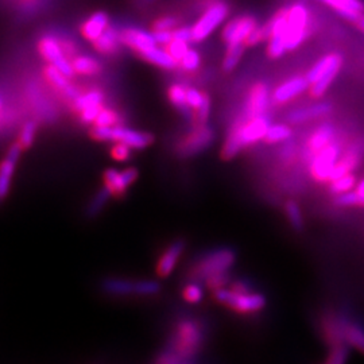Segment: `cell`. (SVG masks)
I'll list each match as a JSON object with an SVG mask.
<instances>
[{"label":"cell","instance_id":"1f68e13d","mask_svg":"<svg viewBox=\"0 0 364 364\" xmlns=\"http://www.w3.org/2000/svg\"><path fill=\"white\" fill-rule=\"evenodd\" d=\"M293 135L291 128L286 125H272L267 134L265 136V139L269 144H285L286 141H289Z\"/></svg>","mask_w":364,"mask_h":364},{"label":"cell","instance_id":"681fc988","mask_svg":"<svg viewBox=\"0 0 364 364\" xmlns=\"http://www.w3.org/2000/svg\"><path fill=\"white\" fill-rule=\"evenodd\" d=\"M174 38L182 39L185 42H193V36H192V26H177L173 30Z\"/></svg>","mask_w":364,"mask_h":364},{"label":"cell","instance_id":"816d5d0a","mask_svg":"<svg viewBox=\"0 0 364 364\" xmlns=\"http://www.w3.org/2000/svg\"><path fill=\"white\" fill-rule=\"evenodd\" d=\"M153 34H154L157 43L162 45V46H166L174 38L173 30H155V31H153Z\"/></svg>","mask_w":364,"mask_h":364},{"label":"cell","instance_id":"9f6ffc18","mask_svg":"<svg viewBox=\"0 0 364 364\" xmlns=\"http://www.w3.org/2000/svg\"><path fill=\"white\" fill-rule=\"evenodd\" d=\"M354 23H355V26L364 34V13L359 18L356 19Z\"/></svg>","mask_w":364,"mask_h":364},{"label":"cell","instance_id":"44dd1931","mask_svg":"<svg viewBox=\"0 0 364 364\" xmlns=\"http://www.w3.org/2000/svg\"><path fill=\"white\" fill-rule=\"evenodd\" d=\"M330 111H332V106L329 103H317L309 107L293 109L288 115V120L293 125H300L326 116Z\"/></svg>","mask_w":364,"mask_h":364},{"label":"cell","instance_id":"ba28073f","mask_svg":"<svg viewBox=\"0 0 364 364\" xmlns=\"http://www.w3.org/2000/svg\"><path fill=\"white\" fill-rule=\"evenodd\" d=\"M340 154V147L336 144H330L323 150L317 151L310 158V174L316 181H330V176L333 173V169L337 164Z\"/></svg>","mask_w":364,"mask_h":364},{"label":"cell","instance_id":"680465c9","mask_svg":"<svg viewBox=\"0 0 364 364\" xmlns=\"http://www.w3.org/2000/svg\"><path fill=\"white\" fill-rule=\"evenodd\" d=\"M146 3H151V1H154V0H144Z\"/></svg>","mask_w":364,"mask_h":364},{"label":"cell","instance_id":"f5cc1de1","mask_svg":"<svg viewBox=\"0 0 364 364\" xmlns=\"http://www.w3.org/2000/svg\"><path fill=\"white\" fill-rule=\"evenodd\" d=\"M102 111V106H97V107H91V108L84 109L81 111V119L83 122L85 123H90V122H94L97 115L100 113Z\"/></svg>","mask_w":364,"mask_h":364},{"label":"cell","instance_id":"60d3db41","mask_svg":"<svg viewBox=\"0 0 364 364\" xmlns=\"http://www.w3.org/2000/svg\"><path fill=\"white\" fill-rule=\"evenodd\" d=\"M116 122H118V115L111 109H102L94 120L96 126H103V127L115 126Z\"/></svg>","mask_w":364,"mask_h":364},{"label":"cell","instance_id":"ee69618b","mask_svg":"<svg viewBox=\"0 0 364 364\" xmlns=\"http://www.w3.org/2000/svg\"><path fill=\"white\" fill-rule=\"evenodd\" d=\"M262 41H267V31H266V27L265 24H259L256 26L253 33L248 36L247 41H246V46H255L258 43H260Z\"/></svg>","mask_w":364,"mask_h":364},{"label":"cell","instance_id":"8d00e7d4","mask_svg":"<svg viewBox=\"0 0 364 364\" xmlns=\"http://www.w3.org/2000/svg\"><path fill=\"white\" fill-rule=\"evenodd\" d=\"M285 211H286V216L289 218L293 228L301 230L302 225H304V220H302V214H301V209H300L298 204L294 202V201L286 202Z\"/></svg>","mask_w":364,"mask_h":364},{"label":"cell","instance_id":"4316f807","mask_svg":"<svg viewBox=\"0 0 364 364\" xmlns=\"http://www.w3.org/2000/svg\"><path fill=\"white\" fill-rule=\"evenodd\" d=\"M73 71L78 74L92 76L102 71V65L91 55H76L72 61Z\"/></svg>","mask_w":364,"mask_h":364},{"label":"cell","instance_id":"f546056e","mask_svg":"<svg viewBox=\"0 0 364 364\" xmlns=\"http://www.w3.org/2000/svg\"><path fill=\"white\" fill-rule=\"evenodd\" d=\"M247 46L246 45H228L225 55L223 59V69L224 72H232L237 66V64L240 62L244 49Z\"/></svg>","mask_w":364,"mask_h":364},{"label":"cell","instance_id":"8992f818","mask_svg":"<svg viewBox=\"0 0 364 364\" xmlns=\"http://www.w3.org/2000/svg\"><path fill=\"white\" fill-rule=\"evenodd\" d=\"M215 297L218 302L231 307L232 309L243 313H253L262 309L266 304V300L262 294L248 293V291L228 290V289H216Z\"/></svg>","mask_w":364,"mask_h":364},{"label":"cell","instance_id":"11a10c76","mask_svg":"<svg viewBox=\"0 0 364 364\" xmlns=\"http://www.w3.org/2000/svg\"><path fill=\"white\" fill-rule=\"evenodd\" d=\"M356 193L359 195V197H360V205H364V180L359 182V185L356 186Z\"/></svg>","mask_w":364,"mask_h":364},{"label":"cell","instance_id":"c3c4849f","mask_svg":"<svg viewBox=\"0 0 364 364\" xmlns=\"http://www.w3.org/2000/svg\"><path fill=\"white\" fill-rule=\"evenodd\" d=\"M130 154H131V147L125 144L116 142V145L113 146V148H112V155L118 161H126L128 160Z\"/></svg>","mask_w":364,"mask_h":364},{"label":"cell","instance_id":"7c38bea8","mask_svg":"<svg viewBox=\"0 0 364 364\" xmlns=\"http://www.w3.org/2000/svg\"><path fill=\"white\" fill-rule=\"evenodd\" d=\"M215 134L212 128L206 125H199V127L190 131L178 145V153L182 157H192L199 154L204 148L212 144Z\"/></svg>","mask_w":364,"mask_h":364},{"label":"cell","instance_id":"e0dca14e","mask_svg":"<svg viewBox=\"0 0 364 364\" xmlns=\"http://www.w3.org/2000/svg\"><path fill=\"white\" fill-rule=\"evenodd\" d=\"M22 146L14 145L7 153L6 158L0 164V200H3L10 190L11 186V178L15 172V167L18 164L19 157H20Z\"/></svg>","mask_w":364,"mask_h":364},{"label":"cell","instance_id":"d6986e66","mask_svg":"<svg viewBox=\"0 0 364 364\" xmlns=\"http://www.w3.org/2000/svg\"><path fill=\"white\" fill-rule=\"evenodd\" d=\"M320 3L330 7L342 18L349 22H355L364 13V3L362 0H318Z\"/></svg>","mask_w":364,"mask_h":364},{"label":"cell","instance_id":"f1b7e54d","mask_svg":"<svg viewBox=\"0 0 364 364\" xmlns=\"http://www.w3.org/2000/svg\"><path fill=\"white\" fill-rule=\"evenodd\" d=\"M169 99L186 118L192 116V108L189 107L188 100H186V88L185 87H182L180 84H173L169 88Z\"/></svg>","mask_w":364,"mask_h":364},{"label":"cell","instance_id":"91938a15","mask_svg":"<svg viewBox=\"0 0 364 364\" xmlns=\"http://www.w3.org/2000/svg\"><path fill=\"white\" fill-rule=\"evenodd\" d=\"M0 109H1V100H0Z\"/></svg>","mask_w":364,"mask_h":364},{"label":"cell","instance_id":"7dc6e473","mask_svg":"<svg viewBox=\"0 0 364 364\" xmlns=\"http://www.w3.org/2000/svg\"><path fill=\"white\" fill-rule=\"evenodd\" d=\"M348 358V348L344 346H337L330 354L328 363L330 364H342L344 363Z\"/></svg>","mask_w":364,"mask_h":364},{"label":"cell","instance_id":"5bb4252c","mask_svg":"<svg viewBox=\"0 0 364 364\" xmlns=\"http://www.w3.org/2000/svg\"><path fill=\"white\" fill-rule=\"evenodd\" d=\"M120 39L123 45H126L139 55H144L147 50L158 45L153 33H148L138 27L123 29L120 31Z\"/></svg>","mask_w":364,"mask_h":364},{"label":"cell","instance_id":"9c48e42d","mask_svg":"<svg viewBox=\"0 0 364 364\" xmlns=\"http://www.w3.org/2000/svg\"><path fill=\"white\" fill-rule=\"evenodd\" d=\"M38 50L50 65L66 74L69 78L74 74L72 62L68 59L66 53L61 46V42L55 36L49 34L42 36L38 42Z\"/></svg>","mask_w":364,"mask_h":364},{"label":"cell","instance_id":"ac0fdd59","mask_svg":"<svg viewBox=\"0 0 364 364\" xmlns=\"http://www.w3.org/2000/svg\"><path fill=\"white\" fill-rule=\"evenodd\" d=\"M138 178L136 169H126L118 172L116 169H109L104 174L106 186L112 192V195H122L128 186Z\"/></svg>","mask_w":364,"mask_h":364},{"label":"cell","instance_id":"7402d4cb","mask_svg":"<svg viewBox=\"0 0 364 364\" xmlns=\"http://www.w3.org/2000/svg\"><path fill=\"white\" fill-rule=\"evenodd\" d=\"M45 76H46L48 81H49L55 88H57L59 92H62L64 94H66L68 97L76 99V97L78 96L77 90L73 87L72 84L69 83V80H68L69 77H68L66 74H64V73L61 72L59 69H57L53 65L49 64V65L45 68Z\"/></svg>","mask_w":364,"mask_h":364},{"label":"cell","instance_id":"cb8c5ba5","mask_svg":"<svg viewBox=\"0 0 364 364\" xmlns=\"http://www.w3.org/2000/svg\"><path fill=\"white\" fill-rule=\"evenodd\" d=\"M183 247L185 246L182 241H176L164 251L158 262V267H157V272L161 276H166L174 270L176 265L178 263L182 253H183Z\"/></svg>","mask_w":364,"mask_h":364},{"label":"cell","instance_id":"9a60e30c","mask_svg":"<svg viewBox=\"0 0 364 364\" xmlns=\"http://www.w3.org/2000/svg\"><path fill=\"white\" fill-rule=\"evenodd\" d=\"M310 84L307 77L302 76H295L289 80L284 81L281 85H278L273 92V99L275 103L284 104L288 103L293 99L298 97L304 92L309 90Z\"/></svg>","mask_w":364,"mask_h":364},{"label":"cell","instance_id":"f907efd6","mask_svg":"<svg viewBox=\"0 0 364 364\" xmlns=\"http://www.w3.org/2000/svg\"><path fill=\"white\" fill-rule=\"evenodd\" d=\"M208 279H209V281H208V285H209L211 288H214L215 290L224 288V286L227 285V282H228V276H227V274L225 273L212 275V276H209Z\"/></svg>","mask_w":364,"mask_h":364},{"label":"cell","instance_id":"4fadbf2b","mask_svg":"<svg viewBox=\"0 0 364 364\" xmlns=\"http://www.w3.org/2000/svg\"><path fill=\"white\" fill-rule=\"evenodd\" d=\"M272 94L267 84L265 83H256L247 96V100L244 103L243 118L244 119H253L260 115H266L269 106H270Z\"/></svg>","mask_w":364,"mask_h":364},{"label":"cell","instance_id":"8fae6325","mask_svg":"<svg viewBox=\"0 0 364 364\" xmlns=\"http://www.w3.org/2000/svg\"><path fill=\"white\" fill-rule=\"evenodd\" d=\"M104 290L115 295H154L161 290V286L155 281L131 282L127 279H109L104 284Z\"/></svg>","mask_w":364,"mask_h":364},{"label":"cell","instance_id":"ffe728a7","mask_svg":"<svg viewBox=\"0 0 364 364\" xmlns=\"http://www.w3.org/2000/svg\"><path fill=\"white\" fill-rule=\"evenodd\" d=\"M108 26V15L103 11H99V13L92 14L91 17L80 26V33L87 41L94 42L107 30Z\"/></svg>","mask_w":364,"mask_h":364},{"label":"cell","instance_id":"bcb514c9","mask_svg":"<svg viewBox=\"0 0 364 364\" xmlns=\"http://www.w3.org/2000/svg\"><path fill=\"white\" fill-rule=\"evenodd\" d=\"M205 99V93L196 90V88H186V100L188 104L192 109H197L200 107L201 103Z\"/></svg>","mask_w":364,"mask_h":364},{"label":"cell","instance_id":"4dcf8cb0","mask_svg":"<svg viewBox=\"0 0 364 364\" xmlns=\"http://www.w3.org/2000/svg\"><path fill=\"white\" fill-rule=\"evenodd\" d=\"M103 103V93L100 91H90L85 94H78L74 99V107L77 111H84V109L91 108V107H97L102 106Z\"/></svg>","mask_w":364,"mask_h":364},{"label":"cell","instance_id":"74e56055","mask_svg":"<svg viewBox=\"0 0 364 364\" xmlns=\"http://www.w3.org/2000/svg\"><path fill=\"white\" fill-rule=\"evenodd\" d=\"M164 49L180 62L182 57L189 50V42H185V41H182V39H178V38H173V39L166 45Z\"/></svg>","mask_w":364,"mask_h":364},{"label":"cell","instance_id":"6f0895ef","mask_svg":"<svg viewBox=\"0 0 364 364\" xmlns=\"http://www.w3.org/2000/svg\"><path fill=\"white\" fill-rule=\"evenodd\" d=\"M232 289L237 291H248V286L246 284H243V282H237V284H234Z\"/></svg>","mask_w":364,"mask_h":364},{"label":"cell","instance_id":"7bdbcfd3","mask_svg":"<svg viewBox=\"0 0 364 364\" xmlns=\"http://www.w3.org/2000/svg\"><path fill=\"white\" fill-rule=\"evenodd\" d=\"M336 204L340 206H354V205H360V197L356 193V190H349L346 193L337 195Z\"/></svg>","mask_w":364,"mask_h":364},{"label":"cell","instance_id":"2e32d148","mask_svg":"<svg viewBox=\"0 0 364 364\" xmlns=\"http://www.w3.org/2000/svg\"><path fill=\"white\" fill-rule=\"evenodd\" d=\"M343 65V57L339 53H330V55H324L321 57L312 68H310L308 73L305 74V77L308 78L310 85L313 83H316L317 80L326 77L328 74L336 73L339 74L340 69Z\"/></svg>","mask_w":364,"mask_h":364},{"label":"cell","instance_id":"f6af8a7d","mask_svg":"<svg viewBox=\"0 0 364 364\" xmlns=\"http://www.w3.org/2000/svg\"><path fill=\"white\" fill-rule=\"evenodd\" d=\"M209 111H211V100H209V96L205 94V99L204 102L201 103L200 107L197 109H195V113H196V122L199 125H205L208 118H209Z\"/></svg>","mask_w":364,"mask_h":364},{"label":"cell","instance_id":"603a6c76","mask_svg":"<svg viewBox=\"0 0 364 364\" xmlns=\"http://www.w3.org/2000/svg\"><path fill=\"white\" fill-rule=\"evenodd\" d=\"M92 43H93V48L96 49V52H99L102 55H113L118 52L119 45L122 43L120 31L108 26L107 30Z\"/></svg>","mask_w":364,"mask_h":364},{"label":"cell","instance_id":"6da1fadb","mask_svg":"<svg viewBox=\"0 0 364 364\" xmlns=\"http://www.w3.org/2000/svg\"><path fill=\"white\" fill-rule=\"evenodd\" d=\"M267 55L270 58H281L286 52L295 50L312 31V15L309 8L295 1L278 10L267 23Z\"/></svg>","mask_w":364,"mask_h":364},{"label":"cell","instance_id":"83f0119b","mask_svg":"<svg viewBox=\"0 0 364 364\" xmlns=\"http://www.w3.org/2000/svg\"><path fill=\"white\" fill-rule=\"evenodd\" d=\"M358 164H359V155H358V153H355V151L346 153V155H344L343 158H340V160L337 161L336 166H335L333 173H332V176H330V181H333V180L342 177V176L349 174V173L358 166Z\"/></svg>","mask_w":364,"mask_h":364},{"label":"cell","instance_id":"ab89813d","mask_svg":"<svg viewBox=\"0 0 364 364\" xmlns=\"http://www.w3.org/2000/svg\"><path fill=\"white\" fill-rule=\"evenodd\" d=\"M178 26V19L173 15H164L155 19L151 24L153 31L155 30H174Z\"/></svg>","mask_w":364,"mask_h":364},{"label":"cell","instance_id":"484cf974","mask_svg":"<svg viewBox=\"0 0 364 364\" xmlns=\"http://www.w3.org/2000/svg\"><path fill=\"white\" fill-rule=\"evenodd\" d=\"M142 58H145L147 62L150 64H154L162 69H167V71H172L174 69L177 65H178V61L170 55L166 49L160 48L158 45L151 48L150 50H147L146 53L141 55Z\"/></svg>","mask_w":364,"mask_h":364},{"label":"cell","instance_id":"f35d334b","mask_svg":"<svg viewBox=\"0 0 364 364\" xmlns=\"http://www.w3.org/2000/svg\"><path fill=\"white\" fill-rule=\"evenodd\" d=\"M36 126L34 122H27L19 134V145L22 148H27L33 145L34 136H36Z\"/></svg>","mask_w":364,"mask_h":364},{"label":"cell","instance_id":"30bf717a","mask_svg":"<svg viewBox=\"0 0 364 364\" xmlns=\"http://www.w3.org/2000/svg\"><path fill=\"white\" fill-rule=\"evenodd\" d=\"M235 262V254L231 250L223 248L206 255L196 267V274L200 278H209L216 274L227 273Z\"/></svg>","mask_w":364,"mask_h":364},{"label":"cell","instance_id":"277c9868","mask_svg":"<svg viewBox=\"0 0 364 364\" xmlns=\"http://www.w3.org/2000/svg\"><path fill=\"white\" fill-rule=\"evenodd\" d=\"M230 15V6L224 0H212L208 3L206 8L192 24V36L193 42H202L211 36L220 24L225 22Z\"/></svg>","mask_w":364,"mask_h":364},{"label":"cell","instance_id":"b9f144b4","mask_svg":"<svg viewBox=\"0 0 364 364\" xmlns=\"http://www.w3.org/2000/svg\"><path fill=\"white\" fill-rule=\"evenodd\" d=\"M202 295H204V291L201 289L200 285H197V284H189L183 290L185 300L190 304L200 302L202 300Z\"/></svg>","mask_w":364,"mask_h":364},{"label":"cell","instance_id":"e575fe53","mask_svg":"<svg viewBox=\"0 0 364 364\" xmlns=\"http://www.w3.org/2000/svg\"><path fill=\"white\" fill-rule=\"evenodd\" d=\"M182 69L186 72H195L199 69L201 64V55L196 49L189 48V50L182 57L181 61L178 62Z\"/></svg>","mask_w":364,"mask_h":364},{"label":"cell","instance_id":"5b68a950","mask_svg":"<svg viewBox=\"0 0 364 364\" xmlns=\"http://www.w3.org/2000/svg\"><path fill=\"white\" fill-rule=\"evenodd\" d=\"M92 136L99 141L119 142L130 146L131 148H145L153 142V135L135 130L118 126H94L92 128Z\"/></svg>","mask_w":364,"mask_h":364},{"label":"cell","instance_id":"d4e9b609","mask_svg":"<svg viewBox=\"0 0 364 364\" xmlns=\"http://www.w3.org/2000/svg\"><path fill=\"white\" fill-rule=\"evenodd\" d=\"M335 136V128L332 125H323L317 128L308 141V153H309L310 158L320 150H323L324 147L332 144Z\"/></svg>","mask_w":364,"mask_h":364},{"label":"cell","instance_id":"db71d44e","mask_svg":"<svg viewBox=\"0 0 364 364\" xmlns=\"http://www.w3.org/2000/svg\"><path fill=\"white\" fill-rule=\"evenodd\" d=\"M294 151H295V147H294V145L290 142V139H289V141H286V145L284 146L282 150H281V157L284 160H290L291 157L294 155Z\"/></svg>","mask_w":364,"mask_h":364},{"label":"cell","instance_id":"7a4b0ae2","mask_svg":"<svg viewBox=\"0 0 364 364\" xmlns=\"http://www.w3.org/2000/svg\"><path fill=\"white\" fill-rule=\"evenodd\" d=\"M270 126L272 123L267 115H260L253 119H239L225 139L221 150V157L227 161L232 160L243 147L265 139Z\"/></svg>","mask_w":364,"mask_h":364},{"label":"cell","instance_id":"52a82bcc","mask_svg":"<svg viewBox=\"0 0 364 364\" xmlns=\"http://www.w3.org/2000/svg\"><path fill=\"white\" fill-rule=\"evenodd\" d=\"M256 26H259L258 19L251 14H241L230 19L221 31L224 43L228 45H246L248 36L253 33Z\"/></svg>","mask_w":364,"mask_h":364},{"label":"cell","instance_id":"d6a6232c","mask_svg":"<svg viewBox=\"0 0 364 364\" xmlns=\"http://www.w3.org/2000/svg\"><path fill=\"white\" fill-rule=\"evenodd\" d=\"M346 342L364 354V329L356 324H348L344 327Z\"/></svg>","mask_w":364,"mask_h":364},{"label":"cell","instance_id":"3957f363","mask_svg":"<svg viewBox=\"0 0 364 364\" xmlns=\"http://www.w3.org/2000/svg\"><path fill=\"white\" fill-rule=\"evenodd\" d=\"M201 343V332L199 327L192 321H185L178 326L176 343L166 352L160 362L178 363L188 362L193 356Z\"/></svg>","mask_w":364,"mask_h":364},{"label":"cell","instance_id":"836d02e7","mask_svg":"<svg viewBox=\"0 0 364 364\" xmlns=\"http://www.w3.org/2000/svg\"><path fill=\"white\" fill-rule=\"evenodd\" d=\"M355 185H356V180L349 173V174L342 176L333 181H330L329 189H330V193H333V195H342V193L352 190L355 188Z\"/></svg>","mask_w":364,"mask_h":364},{"label":"cell","instance_id":"d590c367","mask_svg":"<svg viewBox=\"0 0 364 364\" xmlns=\"http://www.w3.org/2000/svg\"><path fill=\"white\" fill-rule=\"evenodd\" d=\"M111 196H112V192L104 185V188L100 192H97V195L92 199L91 204L88 206V215L93 216V215L99 214L103 209V206L107 204Z\"/></svg>","mask_w":364,"mask_h":364}]
</instances>
